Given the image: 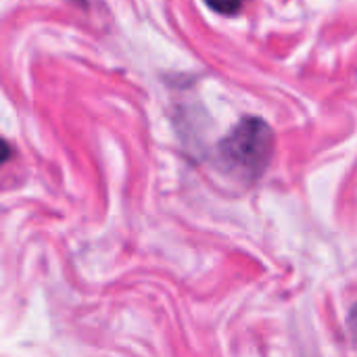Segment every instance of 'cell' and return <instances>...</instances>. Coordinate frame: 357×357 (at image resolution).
Masks as SVG:
<instances>
[{"instance_id":"6da1fadb","label":"cell","mask_w":357,"mask_h":357,"mask_svg":"<svg viewBox=\"0 0 357 357\" xmlns=\"http://www.w3.org/2000/svg\"><path fill=\"white\" fill-rule=\"evenodd\" d=\"M274 149V134L259 117L243 119L220 144L222 161L238 176L255 180L270 163Z\"/></svg>"},{"instance_id":"7a4b0ae2","label":"cell","mask_w":357,"mask_h":357,"mask_svg":"<svg viewBox=\"0 0 357 357\" xmlns=\"http://www.w3.org/2000/svg\"><path fill=\"white\" fill-rule=\"evenodd\" d=\"M220 15H236L243 8V0H205Z\"/></svg>"},{"instance_id":"3957f363","label":"cell","mask_w":357,"mask_h":357,"mask_svg":"<svg viewBox=\"0 0 357 357\" xmlns=\"http://www.w3.org/2000/svg\"><path fill=\"white\" fill-rule=\"evenodd\" d=\"M349 328H351V333L357 337V303L351 307V312H349Z\"/></svg>"}]
</instances>
